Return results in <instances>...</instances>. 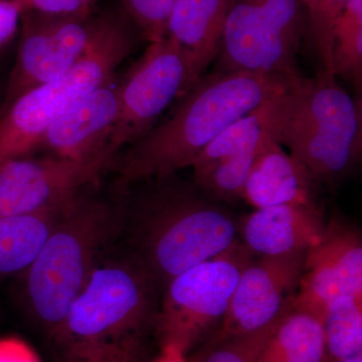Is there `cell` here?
I'll list each match as a JSON object with an SVG mask.
<instances>
[{
  "label": "cell",
  "instance_id": "cell-1",
  "mask_svg": "<svg viewBox=\"0 0 362 362\" xmlns=\"http://www.w3.org/2000/svg\"><path fill=\"white\" fill-rule=\"evenodd\" d=\"M291 84L276 76L247 71L218 70L202 76L175 112L119 152L110 169L121 183L131 185L192 168L221 131Z\"/></svg>",
  "mask_w": 362,
  "mask_h": 362
},
{
  "label": "cell",
  "instance_id": "cell-2",
  "mask_svg": "<svg viewBox=\"0 0 362 362\" xmlns=\"http://www.w3.org/2000/svg\"><path fill=\"white\" fill-rule=\"evenodd\" d=\"M272 137L301 162L316 183L349 175L362 151L361 97L354 99L321 68L271 100Z\"/></svg>",
  "mask_w": 362,
  "mask_h": 362
},
{
  "label": "cell",
  "instance_id": "cell-3",
  "mask_svg": "<svg viewBox=\"0 0 362 362\" xmlns=\"http://www.w3.org/2000/svg\"><path fill=\"white\" fill-rule=\"evenodd\" d=\"M152 178L138 195L141 265L152 280L176 276L239 240V221L194 183Z\"/></svg>",
  "mask_w": 362,
  "mask_h": 362
},
{
  "label": "cell",
  "instance_id": "cell-4",
  "mask_svg": "<svg viewBox=\"0 0 362 362\" xmlns=\"http://www.w3.org/2000/svg\"><path fill=\"white\" fill-rule=\"evenodd\" d=\"M138 35L118 6L96 42L71 70L9 105L0 114V165L37 151L45 133L64 114L114 77L134 49Z\"/></svg>",
  "mask_w": 362,
  "mask_h": 362
},
{
  "label": "cell",
  "instance_id": "cell-5",
  "mask_svg": "<svg viewBox=\"0 0 362 362\" xmlns=\"http://www.w3.org/2000/svg\"><path fill=\"white\" fill-rule=\"evenodd\" d=\"M90 187L66 206L28 269L26 284L33 311L42 322L59 329L119 218V206L90 194Z\"/></svg>",
  "mask_w": 362,
  "mask_h": 362
},
{
  "label": "cell",
  "instance_id": "cell-6",
  "mask_svg": "<svg viewBox=\"0 0 362 362\" xmlns=\"http://www.w3.org/2000/svg\"><path fill=\"white\" fill-rule=\"evenodd\" d=\"M308 32L301 0H235L226 18L218 70L303 77L298 54Z\"/></svg>",
  "mask_w": 362,
  "mask_h": 362
},
{
  "label": "cell",
  "instance_id": "cell-7",
  "mask_svg": "<svg viewBox=\"0 0 362 362\" xmlns=\"http://www.w3.org/2000/svg\"><path fill=\"white\" fill-rule=\"evenodd\" d=\"M240 240L230 249L169 281L158 317L164 349L185 356L218 331L240 273L251 259Z\"/></svg>",
  "mask_w": 362,
  "mask_h": 362
},
{
  "label": "cell",
  "instance_id": "cell-8",
  "mask_svg": "<svg viewBox=\"0 0 362 362\" xmlns=\"http://www.w3.org/2000/svg\"><path fill=\"white\" fill-rule=\"evenodd\" d=\"M151 281L141 264L95 267L59 330L74 350L132 341L151 311Z\"/></svg>",
  "mask_w": 362,
  "mask_h": 362
},
{
  "label": "cell",
  "instance_id": "cell-9",
  "mask_svg": "<svg viewBox=\"0 0 362 362\" xmlns=\"http://www.w3.org/2000/svg\"><path fill=\"white\" fill-rule=\"evenodd\" d=\"M113 9L85 16H57L21 8V35L2 112L28 90L71 70L110 21Z\"/></svg>",
  "mask_w": 362,
  "mask_h": 362
},
{
  "label": "cell",
  "instance_id": "cell-10",
  "mask_svg": "<svg viewBox=\"0 0 362 362\" xmlns=\"http://www.w3.org/2000/svg\"><path fill=\"white\" fill-rule=\"evenodd\" d=\"M199 80L187 52L166 37L149 44L118 82L119 110L107 148L115 157L156 125L157 119Z\"/></svg>",
  "mask_w": 362,
  "mask_h": 362
},
{
  "label": "cell",
  "instance_id": "cell-11",
  "mask_svg": "<svg viewBox=\"0 0 362 362\" xmlns=\"http://www.w3.org/2000/svg\"><path fill=\"white\" fill-rule=\"evenodd\" d=\"M113 159L105 153L87 160L26 156L6 162L0 165V216L37 213L65 204L97 185Z\"/></svg>",
  "mask_w": 362,
  "mask_h": 362
},
{
  "label": "cell",
  "instance_id": "cell-12",
  "mask_svg": "<svg viewBox=\"0 0 362 362\" xmlns=\"http://www.w3.org/2000/svg\"><path fill=\"white\" fill-rule=\"evenodd\" d=\"M306 252L252 256L240 273L225 318L213 338L249 334L279 320L291 308Z\"/></svg>",
  "mask_w": 362,
  "mask_h": 362
},
{
  "label": "cell",
  "instance_id": "cell-13",
  "mask_svg": "<svg viewBox=\"0 0 362 362\" xmlns=\"http://www.w3.org/2000/svg\"><path fill=\"white\" fill-rule=\"evenodd\" d=\"M362 297V240L357 228L333 216L322 238L306 252L291 307L319 321L335 299Z\"/></svg>",
  "mask_w": 362,
  "mask_h": 362
},
{
  "label": "cell",
  "instance_id": "cell-14",
  "mask_svg": "<svg viewBox=\"0 0 362 362\" xmlns=\"http://www.w3.org/2000/svg\"><path fill=\"white\" fill-rule=\"evenodd\" d=\"M118 110V82L112 78L64 114L45 133L37 151L47 150L69 160L112 156L107 144Z\"/></svg>",
  "mask_w": 362,
  "mask_h": 362
},
{
  "label": "cell",
  "instance_id": "cell-15",
  "mask_svg": "<svg viewBox=\"0 0 362 362\" xmlns=\"http://www.w3.org/2000/svg\"><path fill=\"white\" fill-rule=\"evenodd\" d=\"M325 223L318 204L256 209L239 221V240L254 256L308 251L322 238Z\"/></svg>",
  "mask_w": 362,
  "mask_h": 362
},
{
  "label": "cell",
  "instance_id": "cell-16",
  "mask_svg": "<svg viewBox=\"0 0 362 362\" xmlns=\"http://www.w3.org/2000/svg\"><path fill=\"white\" fill-rule=\"evenodd\" d=\"M317 183L301 162L267 138L250 171L243 199L255 209L282 204H316Z\"/></svg>",
  "mask_w": 362,
  "mask_h": 362
},
{
  "label": "cell",
  "instance_id": "cell-17",
  "mask_svg": "<svg viewBox=\"0 0 362 362\" xmlns=\"http://www.w3.org/2000/svg\"><path fill=\"white\" fill-rule=\"evenodd\" d=\"M235 0H175L168 39L187 52L195 73H202L220 54L226 18Z\"/></svg>",
  "mask_w": 362,
  "mask_h": 362
},
{
  "label": "cell",
  "instance_id": "cell-18",
  "mask_svg": "<svg viewBox=\"0 0 362 362\" xmlns=\"http://www.w3.org/2000/svg\"><path fill=\"white\" fill-rule=\"evenodd\" d=\"M73 199L37 213L0 216V275L18 273L32 266Z\"/></svg>",
  "mask_w": 362,
  "mask_h": 362
},
{
  "label": "cell",
  "instance_id": "cell-19",
  "mask_svg": "<svg viewBox=\"0 0 362 362\" xmlns=\"http://www.w3.org/2000/svg\"><path fill=\"white\" fill-rule=\"evenodd\" d=\"M323 354L320 321L291 307L278 321L256 362H322Z\"/></svg>",
  "mask_w": 362,
  "mask_h": 362
},
{
  "label": "cell",
  "instance_id": "cell-20",
  "mask_svg": "<svg viewBox=\"0 0 362 362\" xmlns=\"http://www.w3.org/2000/svg\"><path fill=\"white\" fill-rule=\"evenodd\" d=\"M272 99L221 131L195 159L192 169L202 168L221 159L242 156L258 149L267 138L272 137Z\"/></svg>",
  "mask_w": 362,
  "mask_h": 362
},
{
  "label": "cell",
  "instance_id": "cell-21",
  "mask_svg": "<svg viewBox=\"0 0 362 362\" xmlns=\"http://www.w3.org/2000/svg\"><path fill=\"white\" fill-rule=\"evenodd\" d=\"M320 323L322 362H337L362 351V297L337 298L324 312Z\"/></svg>",
  "mask_w": 362,
  "mask_h": 362
},
{
  "label": "cell",
  "instance_id": "cell-22",
  "mask_svg": "<svg viewBox=\"0 0 362 362\" xmlns=\"http://www.w3.org/2000/svg\"><path fill=\"white\" fill-rule=\"evenodd\" d=\"M331 66L335 77L362 90V0H351L333 26Z\"/></svg>",
  "mask_w": 362,
  "mask_h": 362
},
{
  "label": "cell",
  "instance_id": "cell-23",
  "mask_svg": "<svg viewBox=\"0 0 362 362\" xmlns=\"http://www.w3.org/2000/svg\"><path fill=\"white\" fill-rule=\"evenodd\" d=\"M259 147L242 156L228 157L194 169V185L216 201L232 202L243 199L245 185Z\"/></svg>",
  "mask_w": 362,
  "mask_h": 362
},
{
  "label": "cell",
  "instance_id": "cell-24",
  "mask_svg": "<svg viewBox=\"0 0 362 362\" xmlns=\"http://www.w3.org/2000/svg\"><path fill=\"white\" fill-rule=\"evenodd\" d=\"M279 320L249 334L211 338L201 356L194 362H256Z\"/></svg>",
  "mask_w": 362,
  "mask_h": 362
},
{
  "label": "cell",
  "instance_id": "cell-25",
  "mask_svg": "<svg viewBox=\"0 0 362 362\" xmlns=\"http://www.w3.org/2000/svg\"><path fill=\"white\" fill-rule=\"evenodd\" d=\"M175 0H119V6L149 44L168 37V25Z\"/></svg>",
  "mask_w": 362,
  "mask_h": 362
},
{
  "label": "cell",
  "instance_id": "cell-26",
  "mask_svg": "<svg viewBox=\"0 0 362 362\" xmlns=\"http://www.w3.org/2000/svg\"><path fill=\"white\" fill-rule=\"evenodd\" d=\"M351 0H319L315 8L308 14V32L315 47L321 68L332 73L331 51L335 21Z\"/></svg>",
  "mask_w": 362,
  "mask_h": 362
},
{
  "label": "cell",
  "instance_id": "cell-27",
  "mask_svg": "<svg viewBox=\"0 0 362 362\" xmlns=\"http://www.w3.org/2000/svg\"><path fill=\"white\" fill-rule=\"evenodd\" d=\"M99 0H21V8L57 16H85L99 9Z\"/></svg>",
  "mask_w": 362,
  "mask_h": 362
},
{
  "label": "cell",
  "instance_id": "cell-28",
  "mask_svg": "<svg viewBox=\"0 0 362 362\" xmlns=\"http://www.w3.org/2000/svg\"><path fill=\"white\" fill-rule=\"evenodd\" d=\"M134 341L74 350L71 362H134Z\"/></svg>",
  "mask_w": 362,
  "mask_h": 362
},
{
  "label": "cell",
  "instance_id": "cell-29",
  "mask_svg": "<svg viewBox=\"0 0 362 362\" xmlns=\"http://www.w3.org/2000/svg\"><path fill=\"white\" fill-rule=\"evenodd\" d=\"M21 11L20 0H0V49L18 32Z\"/></svg>",
  "mask_w": 362,
  "mask_h": 362
},
{
  "label": "cell",
  "instance_id": "cell-30",
  "mask_svg": "<svg viewBox=\"0 0 362 362\" xmlns=\"http://www.w3.org/2000/svg\"><path fill=\"white\" fill-rule=\"evenodd\" d=\"M0 362H40L25 342L16 338L0 339Z\"/></svg>",
  "mask_w": 362,
  "mask_h": 362
},
{
  "label": "cell",
  "instance_id": "cell-31",
  "mask_svg": "<svg viewBox=\"0 0 362 362\" xmlns=\"http://www.w3.org/2000/svg\"><path fill=\"white\" fill-rule=\"evenodd\" d=\"M156 362H185L183 356L173 350L164 349L163 356Z\"/></svg>",
  "mask_w": 362,
  "mask_h": 362
},
{
  "label": "cell",
  "instance_id": "cell-32",
  "mask_svg": "<svg viewBox=\"0 0 362 362\" xmlns=\"http://www.w3.org/2000/svg\"><path fill=\"white\" fill-rule=\"evenodd\" d=\"M337 362H362V351L357 352L354 356L345 357V358L340 359Z\"/></svg>",
  "mask_w": 362,
  "mask_h": 362
},
{
  "label": "cell",
  "instance_id": "cell-33",
  "mask_svg": "<svg viewBox=\"0 0 362 362\" xmlns=\"http://www.w3.org/2000/svg\"><path fill=\"white\" fill-rule=\"evenodd\" d=\"M303 2L304 6H306L307 11H308V14L315 8L317 4H318L319 0H301Z\"/></svg>",
  "mask_w": 362,
  "mask_h": 362
},
{
  "label": "cell",
  "instance_id": "cell-34",
  "mask_svg": "<svg viewBox=\"0 0 362 362\" xmlns=\"http://www.w3.org/2000/svg\"><path fill=\"white\" fill-rule=\"evenodd\" d=\"M20 1H21V0H20Z\"/></svg>",
  "mask_w": 362,
  "mask_h": 362
}]
</instances>
